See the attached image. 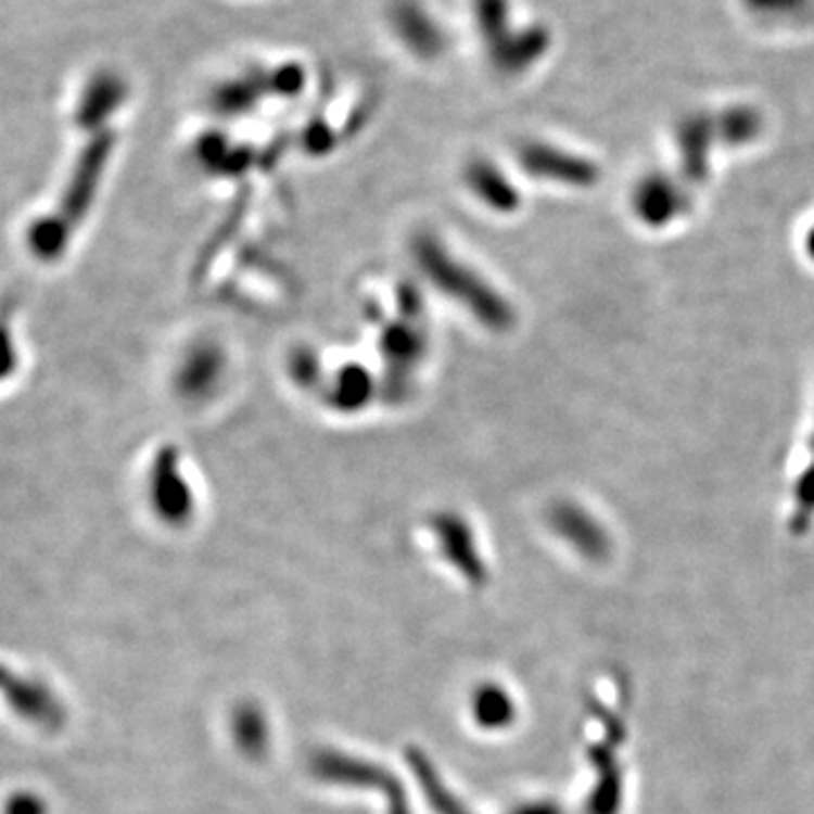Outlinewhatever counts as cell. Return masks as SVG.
<instances>
[{
	"mask_svg": "<svg viewBox=\"0 0 814 814\" xmlns=\"http://www.w3.org/2000/svg\"><path fill=\"white\" fill-rule=\"evenodd\" d=\"M415 258L434 285L473 313L486 329L507 331L513 323V310L507 298L473 267L450 254L440 238L419 236L415 242Z\"/></svg>",
	"mask_w": 814,
	"mask_h": 814,
	"instance_id": "6da1fadb",
	"label": "cell"
},
{
	"mask_svg": "<svg viewBox=\"0 0 814 814\" xmlns=\"http://www.w3.org/2000/svg\"><path fill=\"white\" fill-rule=\"evenodd\" d=\"M394 33L398 39L421 58H434L444 46V35L440 25L417 3H398L392 12Z\"/></svg>",
	"mask_w": 814,
	"mask_h": 814,
	"instance_id": "7a4b0ae2",
	"label": "cell"
},
{
	"mask_svg": "<svg viewBox=\"0 0 814 814\" xmlns=\"http://www.w3.org/2000/svg\"><path fill=\"white\" fill-rule=\"evenodd\" d=\"M521 163L536 177H552V179H570V183H584V179L593 177V170L586 163H577L575 158H568L557 150H550L540 143H532L521 150Z\"/></svg>",
	"mask_w": 814,
	"mask_h": 814,
	"instance_id": "3957f363",
	"label": "cell"
},
{
	"mask_svg": "<svg viewBox=\"0 0 814 814\" xmlns=\"http://www.w3.org/2000/svg\"><path fill=\"white\" fill-rule=\"evenodd\" d=\"M469 186H473L475 193L482 198V202L492 204L494 208L500 211H511L519 204V195L516 190L505 181V177L486 161H475L473 166H469L467 173Z\"/></svg>",
	"mask_w": 814,
	"mask_h": 814,
	"instance_id": "277c9868",
	"label": "cell"
},
{
	"mask_svg": "<svg viewBox=\"0 0 814 814\" xmlns=\"http://www.w3.org/2000/svg\"><path fill=\"white\" fill-rule=\"evenodd\" d=\"M8 814H43V810H41L39 801L30 799V797H18L10 803Z\"/></svg>",
	"mask_w": 814,
	"mask_h": 814,
	"instance_id": "5b68a950",
	"label": "cell"
}]
</instances>
